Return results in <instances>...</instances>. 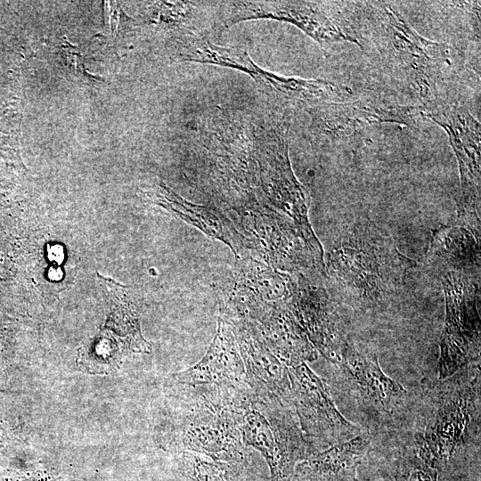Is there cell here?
Segmentation results:
<instances>
[{"label":"cell","instance_id":"6da1fadb","mask_svg":"<svg viewBox=\"0 0 481 481\" xmlns=\"http://www.w3.org/2000/svg\"><path fill=\"white\" fill-rule=\"evenodd\" d=\"M480 380L477 362L425 385L413 448L438 474L448 472L467 449L479 447Z\"/></svg>","mask_w":481,"mask_h":481},{"label":"cell","instance_id":"7a4b0ae2","mask_svg":"<svg viewBox=\"0 0 481 481\" xmlns=\"http://www.w3.org/2000/svg\"><path fill=\"white\" fill-rule=\"evenodd\" d=\"M414 265L383 230L372 222L359 221L336 240L326 270L345 301L366 309L385 303Z\"/></svg>","mask_w":481,"mask_h":481},{"label":"cell","instance_id":"3957f363","mask_svg":"<svg viewBox=\"0 0 481 481\" xmlns=\"http://www.w3.org/2000/svg\"><path fill=\"white\" fill-rule=\"evenodd\" d=\"M241 413L242 442L261 452L271 481H291L296 465L307 458L308 444L292 404L264 398Z\"/></svg>","mask_w":481,"mask_h":481},{"label":"cell","instance_id":"277c9868","mask_svg":"<svg viewBox=\"0 0 481 481\" xmlns=\"http://www.w3.org/2000/svg\"><path fill=\"white\" fill-rule=\"evenodd\" d=\"M381 30L393 63L413 89L426 110L436 104L444 67L451 65L448 45L420 35L391 6L381 10Z\"/></svg>","mask_w":481,"mask_h":481},{"label":"cell","instance_id":"5b68a950","mask_svg":"<svg viewBox=\"0 0 481 481\" xmlns=\"http://www.w3.org/2000/svg\"><path fill=\"white\" fill-rule=\"evenodd\" d=\"M445 322L437 363L438 379L480 362V319L477 307L478 274L441 271Z\"/></svg>","mask_w":481,"mask_h":481},{"label":"cell","instance_id":"8992f818","mask_svg":"<svg viewBox=\"0 0 481 481\" xmlns=\"http://www.w3.org/2000/svg\"><path fill=\"white\" fill-rule=\"evenodd\" d=\"M448 135L460 172L458 215L474 233H479L481 129L480 123L464 107L436 103L423 112Z\"/></svg>","mask_w":481,"mask_h":481},{"label":"cell","instance_id":"52a82bcc","mask_svg":"<svg viewBox=\"0 0 481 481\" xmlns=\"http://www.w3.org/2000/svg\"><path fill=\"white\" fill-rule=\"evenodd\" d=\"M314 135L335 146L356 142L379 125H412L422 116L421 105H402L379 100L325 102L307 109Z\"/></svg>","mask_w":481,"mask_h":481},{"label":"cell","instance_id":"ba28073f","mask_svg":"<svg viewBox=\"0 0 481 481\" xmlns=\"http://www.w3.org/2000/svg\"><path fill=\"white\" fill-rule=\"evenodd\" d=\"M289 376L291 402L306 439L329 448L363 431L341 414L328 384L306 363L289 367Z\"/></svg>","mask_w":481,"mask_h":481},{"label":"cell","instance_id":"9c48e42d","mask_svg":"<svg viewBox=\"0 0 481 481\" xmlns=\"http://www.w3.org/2000/svg\"><path fill=\"white\" fill-rule=\"evenodd\" d=\"M260 145L258 162L264 191L273 205L292 220L314 257L322 262V248L307 219L310 198L292 171L285 134L274 129L265 132Z\"/></svg>","mask_w":481,"mask_h":481},{"label":"cell","instance_id":"30bf717a","mask_svg":"<svg viewBox=\"0 0 481 481\" xmlns=\"http://www.w3.org/2000/svg\"><path fill=\"white\" fill-rule=\"evenodd\" d=\"M222 25L228 28L244 20L272 19L289 22L321 45L350 42L356 37L328 13L323 4L308 1H234L226 3Z\"/></svg>","mask_w":481,"mask_h":481},{"label":"cell","instance_id":"8fae6325","mask_svg":"<svg viewBox=\"0 0 481 481\" xmlns=\"http://www.w3.org/2000/svg\"><path fill=\"white\" fill-rule=\"evenodd\" d=\"M336 365L349 389L379 414L394 417L404 410L406 389L383 371L375 354L359 348L348 338Z\"/></svg>","mask_w":481,"mask_h":481},{"label":"cell","instance_id":"7c38bea8","mask_svg":"<svg viewBox=\"0 0 481 481\" xmlns=\"http://www.w3.org/2000/svg\"><path fill=\"white\" fill-rule=\"evenodd\" d=\"M194 412L183 428V447L216 461L240 463L244 459L241 412L209 404L199 407Z\"/></svg>","mask_w":481,"mask_h":481},{"label":"cell","instance_id":"4fadbf2b","mask_svg":"<svg viewBox=\"0 0 481 481\" xmlns=\"http://www.w3.org/2000/svg\"><path fill=\"white\" fill-rule=\"evenodd\" d=\"M294 291L290 308L309 341L335 365L348 339L339 317L323 289L304 283Z\"/></svg>","mask_w":481,"mask_h":481},{"label":"cell","instance_id":"5bb4252c","mask_svg":"<svg viewBox=\"0 0 481 481\" xmlns=\"http://www.w3.org/2000/svg\"><path fill=\"white\" fill-rule=\"evenodd\" d=\"M245 377V367L238 351L233 329L221 317L216 334L204 357L175 379L183 384H236Z\"/></svg>","mask_w":481,"mask_h":481},{"label":"cell","instance_id":"9a60e30c","mask_svg":"<svg viewBox=\"0 0 481 481\" xmlns=\"http://www.w3.org/2000/svg\"><path fill=\"white\" fill-rule=\"evenodd\" d=\"M237 346L244 363L249 383L262 398L291 402L289 369L255 335L237 331Z\"/></svg>","mask_w":481,"mask_h":481},{"label":"cell","instance_id":"2e32d148","mask_svg":"<svg viewBox=\"0 0 481 481\" xmlns=\"http://www.w3.org/2000/svg\"><path fill=\"white\" fill-rule=\"evenodd\" d=\"M367 451L361 437L335 444L298 462L291 481H353Z\"/></svg>","mask_w":481,"mask_h":481},{"label":"cell","instance_id":"e0dca14e","mask_svg":"<svg viewBox=\"0 0 481 481\" xmlns=\"http://www.w3.org/2000/svg\"><path fill=\"white\" fill-rule=\"evenodd\" d=\"M264 321V344L286 366L293 367L317 359V352L294 315L273 307Z\"/></svg>","mask_w":481,"mask_h":481},{"label":"cell","instance_id":"ac0fdd59","mask_svg":"<svg viewBox=\"0 0 481 481\" xmlns=\"http://www.w3.org/2000/svg\"><path fill=\"white\" fill-rule=\"evenodd\" d=\"M428 261L441 271H460L479 274L478 240L468 228L443 226L431 240Z\"/></svg>","mask_w":481,"mask_h":481},{"label":"cell","instance_id":"d6986e66","mask_svg":"<svg viewBox=\"0 0 481 481\" xmlns=\"http://www.w3.org/2000/svg\"><path fill=\"white\" fill-rule=\"evenodd\" d=\"M249 76L271 94L284 102L311 108L325 102H331L343 90L332 82L313 78L286 77L258 67L256 63Z\"/></svg>","mask_w":481,"mask_h":481},{"label":"cell","instance_id":"ffe728a7","mask_svg":"<svg viewBox=\"0 0 481 481\" xmlns=\"http://www.w3.org/2000/svg\"><path fill=\"white\" fill-rule=\"evenodd\" d=\"M158 202L170 209L186 222L193 224L206 234L224 241L237 255L242 245L241 236L224 217L204 206L186 201L167 187L159 188L155 194Z\"/></svg>","mask_w":481,"mask_h":481},{"label":"cell","instance_id":"44dd1931","mask_svg":"<svg viewBox=\"0 0 481 481\" xmlns=\"http://www.w3.org/2000/svg\"><path fill=\"white\" fill-rule=\"evenodd\" d=\"M393 479L394 481H438V473L428 466L412 448L403 452L396 461Z\"/></svg>","mask_w":481,"mask_h":481},{"label":"cell","instance_id":"7402d4cb","mask_svg":"<svg viewBox=\"0 0 481 481\" xmlns=\"http://www.w3.org/2000/svg\"><path fill=\"white\" fill-rule=\"evenodd\" d=\"M193 481H234L231 468L225 462L201 456H189Z\"/></svg>","mask_w":481,"mask_h":481}]
</instances>
